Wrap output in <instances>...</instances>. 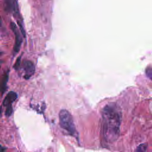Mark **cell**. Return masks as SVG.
Instances as JSON below:
<instances>
[{"label": "cell", "instance_id": "cell-17", "mask_svg": "<svg viewBox=\"0 0 152 152\" xmlns=\"http://www.w3.org/2000/svg\"><path fill=\"white\" fill-rule=\"evenodd\" d=\"M1 87H0V94H1Z\"/></svg>", "mask_w": 152, "mask_h": 152}, {"label": "cell", "instance_id": "cell-5", "mask_svg": "<svg viewBox=\"0 0 152 152\" xmlns=\"http://www.w3.org/2000/svg\"><path fill=\"white\" fill-rule=\"evenodd\" d=\"M17 98V94L14 91H10L6 95L5 97L3 100V105L7 106L9 104H11L12 103L15 101Z\"/></svg>", "mask_w": 152, "mask_h": 152}, {"label": "cell", "instance_id": "cell-11", "mask_svg": "<svg viewBox=\"0 0 152 152\" xmlns=\"http://www.w3.org/2000/svg\"><path fill=\"white\" fill-rule=\"evenodd\" d=\"M145 73H146V75L150 79L152 80V68H147L146 69V71H145Z\"/></svg>", "mask_w": 152, "mask_h": 152}, {"label": "cell", "instance_id": "cell-4", "mask_svg": "<svg viewBox=\"0 0 152 152\" xmlns=\"http://www.w3.org/2000/svg\"><path fill=\"white\" fill-rule=\"evenodd\" d=\"M23 69L25 72V75L24 76L25 79H28L35 72L34 65L30 61H26L24 62Z\"/></svg>", "mask_w": 152, "mask_h": 152}, {"label": "cell", "instance_id": "cell-16", "mask_svg": "<svg viewBox=\"0 0 152 152\" xmlns=\"http://www.w3.org/2000/svg\"><path fill=\"white\" fill-rule=\"evenodd\" d=\"M1 109L0 107V116H1Z\"/></svg>", "mask_w": 152, "mask_h": 152}, {"label": "cell", "instance_id": "cell-10", "mask_svg": "<svg viewBox=\"0 0 152 152\" xmlns=\"http://www.w3.org/2000/svg\"><path fill=\"white\" fill-rule=\"evenodd\" d=\"M17 23H18V25L19 26L20 31V33H21V35L23 36V37H26V32H25V30H24V27L23 26V24H21V23L20 21H18Z\"/></svg>", "mask_w": 152, "mask_h": 152}, {"label": "cell", "instance_id": "cell-3", "mask_svg": "<svg viewBox=\"0 0 152 152\" xmlns=\"http://www.w3.org/2000/svg\"><path fill=\"white\" fill-rule=\"evenodd\" d=\"M11 28L15 35V44L14 46V51L15 52H18L20 50L21 42H22V39L20 34V33L15 25V24L14 22L11 23Z\"/></svg>", "mask_w": 152, "mask_h": 152}, {"label": "cell", "instance_id": "cell-7", "mask_svg": "<svg viewBox=\"0 0 152 152\" xmlns=\"http://www.w3.org/2000/svg\"><path fill=\"white\" fill-rule=\"evenodd\" d=\"M11 8L15 15L19 14L18 5L17 0H11Z\"/></svg>", "mask_w": 152, "mask_h": 152}, {"label": "cell", "instance_id": "cell-14", "mask_svg": "<svg viewBox=\"0 0 152 152\" xmlns=\"http://www.w3.org/2000/svg\"><path fill=\"white\" fill-rule=\"evenodd\" d=\"M5 150V148L0 145V152H4Z\"/></svg>", "mask_w": 152, "mask_h": 152}, {"label": "cell", "instance_id": "cell-8", "mask_svg": "<svg viewBox=\"0 0 152 152\" xmlns=\"http://www.w3.org/2000/svg\"><path fill=\"white\" fill-rule=\"evenodd\" d=\"M147 147V143H142L137 147L135 150V152H145Z\"/></svg>", "mask_w": 152, "mask_h": 152}, {"label": "cell", "instance_id": "cell-15", "mask_svg": "<svg viewBox=\"0 0 152 152\" xmlns=\"http://www.w3.org/2000/svg\"><path fill=\"white\" fill-rule=\"evenodd\" d=\"M2 54H3V53H2V52H0V57L2 55Z\"/></svg>", "mask_w": 152, "mask_h": 152}, {"label": "cell", "instance_id": "cell-12", "mask_svg": "<svg viewBox=\"0 0 152 152\" xmlns=\"http://www.w3.org/2000/svg\"><path fill=\"white\" fill-rule=\"evenodd\" d=\"M20 56L18 57L17 60H16V62L14 65V68L15 69H18V68H19L20 66Z\"/></svg>", "mask_w": 152, "mask_h": 152}, {"label": "cell", "instance_id": "cell-2", "mask_svg": "<svg viewBox=\"0 0 152 152\" xmlns=\"http://www.w3.org/2000/svg\"><path fill=\"white\" fill-rule=\"evenodd\" d=\"M59 125L62 128L67 131L71 135H75L76 129L74 123L72 116L66 109H62L59 113Z\"/></svg>", "mask_w": 152, "mask_h": 152}, {"label": "cell", "instance_id": "cell-1", "mask_svg": "<svg viewBox=\"0 0 152 152\" xmlns=\"http://www.w3.org/2000/svg\"><path fill=\"white\" fill-rule=\"evenodd\" d=\"M122 111L115 103L106 104L102 110V135L105 142L112 143L119 137Z\"/></svg>", "mask_w": 152, "mask_h": 152}, {"label": "cell", "instance_id": "cell-9", "mask_svg": "<svg viewBox=\"0 0 152 152\" xmlns=\"http://www.w3.org/2000/svg\"><path fill=\"white\" fill-rule=\"evenodd\" d=\"M12 105L11 104H9L8 106H7V109L5 110V114L7 116L9 117L11 115V114L12 113Z\"/></svg>", "mask_w": 152, "mask_h": 152}, {"label": "cell", "instance_id": "cell-6", "mask_svg": "<svg viewBox=\"0 0 152 152\" xmlns=\"http://www.w3.org/2000/svg\"><path fill=\"white\" fill-rule=\"evenodd\" d=\"M8 77H9V74L8 72H7L5 73L3 76L2 77V78L1 80V83H0V87L1 89V93L2 94L5 93L6 89H7V83L8 80Z\"/></svg>", "mask_w": 152, "mask_h": 152}, {"label": "cell", "instance_id": "cell-13", "mask_svg": "<svg viewBox=\"0 0 152 152\" xmlns=\"http://www.w3.org/2000/svg\"><path fill=\"white\" fill-rule=\"evenodd\" d=\"M6 3H7V8L8 9H10V8H11V0H6Z\"/></svg>", "mask_w": 152, "mask_h": 152}]
</instances>
